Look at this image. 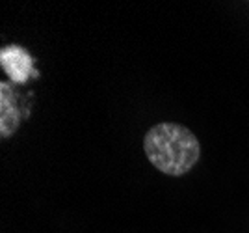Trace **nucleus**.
Listing matches in <instances>:
<instances>
[{"label":"nucleus","instance_id":"f257e3e1","mask_svg":"<svg viewBox=\"0 0 249 233\" xmlns=\"http://www.w3.org/2000/svg\"><path fill=\"white\" fill-rule=\"evenodd\" d=\"M143 149L149 162L166 175H184L197 164L201 144L197 136L180 123H158L147 131Z\"/></svg>","mask_w":249,"mask_h":233},{"label":"nucleus","instance_id":"f03ea898","mask_svg":"<svg viewBox=\"0 0 249 233\" xmlns=\"http://www.w3.org/2000/svg\"><path fill=\"white\" fill-rule=\"evenodd\" d=\"M0 65L4 73L11 78L15 84L28 82L30 77H36L37 71L34 69V58L26 49L19 45H6L0 51Z\"/></svg>","mask_w":249,"mask_h":233},{"label":"nucleus","instance_id":"7ed1b4c3","mask_svg":"<svg viewBox=\"0 0 249 233\" xmlns=\"http://www.w3.org/2000/svg\"><path fill=\"white\" fill-rule=\"evenodd\" d=\"M21 125V112L17 106V94L10 82H0V138L13 136Z\"/></svg>","mask_w":249,"mask_h":233}]
</instances>
